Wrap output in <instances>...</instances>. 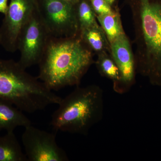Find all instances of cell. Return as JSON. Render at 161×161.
Segmentation results:
<instances>
[{
    "label": "cell",
    "mask_w": 161,
    "mask_h": 161,
    "mask_svg": "<svg viewBox=\"0 0 161 161\" xmlns=\"http://www.w3.org/2000/svg\"><path fill=\"white\" fill-rule=\"evenodd\" d=\"M94 63L93 52L79 35L71 37L51 36L38 64L37 78L53 91L78 86Z\"/></svg>",
    "instance_id": "cell-1"
},
{
    "label": "cell",
    "mask_w": 161,
    "mask_h": 161,
    "mask_svg": "<svg viewBox=\"0 0 161 161\" xmlns=\"http://www.w3.org/2000/svg\"><path fill=\"white\" fill-rule=\"evenodd\" d=\"M132 12L136 70L161 87V0H137Z\"/></svg>",
    "instance_id": "cell-2"
},
{
    "label": "cell",
    "mask_w": 161,
    "mask_h": 161,
    "mask_svg": "<svg viewBox=\"0 0 161 161\" xmlns=\"http://www.w3.org/2000/svg\"><path fill=\"white\" fill-rule=\"evenodd\" d=\"M0 98L29 113L44 109L50 105L58 104L62 98L38 78L27 73L19 62L2 59Z\"/></svg>",
    "instance_id": "cell-3"
},
{
    "label": "cell",
    "mask_w": 161,
    "mask_h": 161,
    "mask_svg": "<svg viewBox=\"0 0 161 161\" xmlns=\"http://www.w3.org/2000/svg\"><path fill=\"white\" fill-rule=\"evenodd\" d=\"M104 103L103 91L100 86H77L61 98L52 115L51 125L56 131L87 135L103 119Z\"/></svg>",
    "instance_id": "cell-4"
},
{
    "label": "cell",
    "mask_w": 161,
    "mask_h": 161,
    "mask_svg": "<svg viewBox=\"0 0 161 161\" xmlns=\"http://www.w3.org/2000/svg\"><path fill=\"white\" fill-rule=\"evenodd\" d=\"M51 36L36 7L18 39L17 48L20 53L18 62L22 67L26 69L39 64Z\"/></svg>",
    "instance_id": "cell-5"
},
{
    "label": "cell",
    "mask_w": 161,
    "mask_h": 161,
    "mask_svg": "<svg viewBox=\"0 0 161 161\" xmlns=\"http://www.w3.org/2000/svg\"><path fill=\"white\" fill-rule=\"evenodd\" d=\"M37 10L51 35L57 37L78 35L74 6L64 0H36Z\"/></svg>",
    "instance_id": "cell-6"
},
{
    "label": "cell",
    "mask_w": 161,
    "mask_h": 161,
    "mask_svg": "<svg viewBox=\"0 0 161 161\" xmlns=\"http://www.w3.org/2000/svg\"><path fill=\"white\" fill-rule=\"evenodd\" d=\"M22 141L28 161H69L66 152L57 143L54 133L31 125L25 127Z\"/></svg>",
    "instance_id": "cell-7"
},
{
    "label": "cell",
    "mask_w": 161,
    "mask_h": 161,
    "mask_svg": "<svg viewBox=\"0 0 161 161\" xmlns=\"http://www.w3.org/2000/svg\"><path fill=\"white\" fill-rule=\"evenodd\" d=\"M36 7V0H10L0 27V45L6 51L18 50L20 32Z\"/></svg>",
    "instance_id": "cell-8"
},
{
    "label": "cell",
    "mask_w": 161,
    "mask_h": 161,
    "mask_svg": "<svg viewBox=\"0 0 161 161\" xmlns=\"http://www.w3.org/2000/svg\"><path fill=\"white\" fill-rule=\"evenodd\" d=\"M111 56L120 72V79L113 85L114 92L120 95L128 93L136 82L135 59L125 34L110 43Z\"/></svg>",
    "instance_id": "cell-9"
},
{
    "label": "cell",
    "mask_w": 161,
    "mask_h": 161,
    "mask_svg": "<svg viewBox=\"0 0 161 161\" xmlns=\"http://www.w3.org/2000/svg\"><path fill=\"white\" fill-rule=\"evenodd\" d=\"M14 105L0 98V130L14 132L18 127L31 125V121Z\"/></svg>",
    "instance_id": "cell-10"
},
{
    "label": "cell",
    "mask_w": 161,
    "mask_h": 161,
    "mask_svg": "<svg viewBox=\"0 0 161 161\" xmlns=\"http://www.w3.org/2000/svg\"><path fill=\"white\" fill-rule=\"evenodd\" d=\"M80 39L93 53L96 54L107 52L110 53V44L104 32L98 24L80 31Z\"/></svg>",
    "instance_id": "cell-11"
},
{
    "label": "cell",
    "mask_w": 161,
    "mask_h": 161,
    "mask_svg": "<svg viewBox=\"0 0 161 161\" xmlns=\"http://www.w3.org/2000/svg\"><path fill=\"white\" fill-rule=\"evenodd\" d=\"M28 161L14 132L0 136V161Z\"/></svg>",
    "instance_id": "cell-12"
},
{
    "label": "cell",
    "mask_w": 161,
    "mask_h": 161,
    "mask_svg": "<svg viewBox=\"0 0 161 161\" xmlns=\"http://www.w3.org/2000/svg\"><path fill=\"white\" fill-rule=\"evenodd\" d=\"M96 18L110 43L125 33L118 13L113 10L111 13L96 16Z\"/></svg>",
    "instance_id": "cell-13"
},
{
    "label": "cell",
    "mask_w": 161,
    "mask_h": 161,
    "mask_svg": "<svg viewBox=\"0 0 161 161\" xmlns=\"http://www.w3.org/2000/svg\"><path fill=\"white\" fill-rule=\"evenodd\" d=\"M97 56L95 63L100 75L112 80L113 85L118 83L120 79V72L111 54L104 52L98 54Z\"/></svg>",
    "instance_id": "cell-14"
},
{
    "label": "cell",
    "mask_w": 161,
    "mask_h": 161,
    "mask_svg": "<svg viewBox=\"0 0 161 161\" xmlns=\"http://www.w3.org/2000/svg\"><path fill=\"white\" fill-rule=\"evenodd\" d=\"M79 29L81 30L98 25L97 18L91 3L88 0H79L74 6Z\"/></svg>",
    "instance_id": "cell-15"
},
{
    "label": "cell",
    "mask_w": 161,
    "mask_h": 161,
    "mask_svg": "<svg viewBox=\"0 0 161 161\" xmlns=\"http://www.w3.org/2000/svg\"><path fill=\"white\" fill-rule=\"evenodd\" d=\"M96 16L111 13L113 10L106 0H90Z\"/></svg>",
    "instance_id": "cell-16"
},
{
    "label": "cell",
    "mask_w": 161,
    "mask_h": 161,
    "mask_svg": "<svg viewBox=\"0 0 161 161\" xmlns=\"http://www.w3.org/2000/svg\"><path fill=\"white\" fill-rule=\"evenodd\" d=\"M8 0H0V13L4 15L6 14L8 10Z\"/></svg>",
    "instance_id": "cell-17"
},
{
    "label": "cell",
    "mask_w": 161,
    "mask_h": 161,
    "mask_svg": "<svg viewBox=\"0 0 161 161\" xmlns=\"http://www.w3.org/2000/svg\"><path fill=\"white\" fill-rule=\"evenodd\" d=\"M65 1L66 3H69L71 5H73V6H75V4H76L79 0H64Z\"/></svg>",
    "instance_id": "cell-18"
},
{
    "label": "cell",
    "mask_w": 161,
    "mask_h": 161,
    "mask_svg": "<svg viewBox=\"0 0 161 161\" xmlns=\"http://www.w3.org/2000/svg\"><path fill=\"white\" fill-rule=\"evenodd\" d=\"M115 1V0H106L107 2H108L110 5L113 4Z\"/></svg>",
    "instance_id": "cell-19"
}]
</instances>
